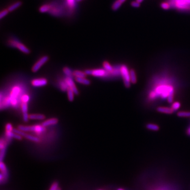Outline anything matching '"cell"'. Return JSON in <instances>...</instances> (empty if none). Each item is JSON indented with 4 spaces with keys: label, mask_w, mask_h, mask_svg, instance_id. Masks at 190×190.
<instances>
[{
    "label": "cell",
    "mask_w": 190,
    "mask_h": 190,
    "mask_svg": "<svg viewBox=\"0 0 190 190\" xmlns=\"http://www.w3.org/2000/svg\"><path fill=\"white\" fill-rule=\"evenodd\" d=\"M130 77L132 83L133 84L136 83L137 82V77H136L135 71L134 70V69H130Z\"/></svg>",
    "instance_id": "e0dca14e"
},
{
    "label": "cell",
    "mask_w": 190,
    "mask_h": 190,
    "mask_svg": "<svg viewBox=\"0 0 190 190\" xmlns=\"http://www.w3.org/2000/svg\"><path fill=\"white\" fill-rule=\"evenodd\" d=\"M21 109H22L23 114H24V113H27V109H28L27 103H22V104H21Z\"/></svg>",
    "instance_id": "f1b7e54d"
},
{
    "label": "cell",
    "mask_w": 190,
    "mask_h": 190,
    "mask_svg": "<svg viewBox=\"0 0 190 190\" xmlns=\"http://www.w3.org/2000/svg\"><path fill=\"white\" fill-rule=\"evenodd\" d=\"M122 4L123 3L120 1V0L116 1L112 4V10L113 11H117V10H118L120 9V7L121 6Z\"/></svg>",
    "instance_id": "7402d4cb"
},
{
    "label": "cell",
    "mask_w": 190,
    "mask_h": 190,
    "mask_svg": "<svg viewBox=\"0 0 190 190\" xmlns=\"http://www.w3.org/2000/svg\"><path fill=\"white\" fill-rule=\"evenodd\" d=\"M57 190H61V188H58V189H57Z\"/></svg>",
    "instance_id": "ee69618b"
},
{
    "label": "cell",
    "mask_w": 190,
    "mask_h": 190,
    "mask_svg": "<svg viewBox=\"0 0 190 190\" xmlns=\"http://www.w3.org/2000/svg\"><path fill=\"white\" fill-rule=\"evenodd\" d=\"M59 183L57 182H54L51 185L50 188H49V190H57L59 188Z\"/></svg>",
    "instance_id": "1f68e13d"
},
{
    "label": "cell",
    "mask_w": 190,
    "mask_h": 190,
    "mask_svg": "<svg viewBox=\"0 0 190 190\" xmlns=\"http://www.w3.org/2000/svg\"><path fill=\"white\" fill-rule=\"evenodd\" d=\"M20 91H21V89L18 86H15L12 89L9 98L10 99V103L14 106H16L18 103L17 98L20 95Z\"/></svg>",
    "instance_id": "5b68a950"
},
{
    "label": "cell",
    "mask_w": 190,
    "mask_h": 190,
    "mask_svg": "<svg viewBox=\"0 0 190 190\" xmlns=\"http://www.w3.org/2000/svg\"><path fill=\"white\" fill-rule=\"evenodd\" d=\"M154 190H174L168 186H163V187H158Z\"/></svg>",
    "instance_id": "d6a6232c"
},
{
    "label": "cell",
    "mask_w": 190,
    "mask_h": 190,
    "mask_svg": "<svg viewBox=\"0 0 190 190\" xmlns=\"http://www.w3.org/2000/svg\"><path fill=\"white\" fill-rule=\"evenodd\" d=\"M82 1V0H76V1H77V2H80Z\"/></svg>",
    "instance_id": "7bdbcfd3"
},
{
    "label": "cell",
    "mask_w": 190,
    "mask_h": 190,
    "mask_svg": "<svg viewBox=\"0 0 190 190\" xmlns=\"http://www.w3.org/2000/svg\"><path fill=\"white\" fill-rule=\"evenodd\" d=\"M45 117L43 114H30L29 115V118L30 120H42Z\"/></svg>",
    "instance_id": "9a60e30c"
},
{
    "label": "cell",
    "mask_w": 190,
    "mask_h": 190,
    "mask_svg": "<svg viewBox=\"0 0 190 190\" xmlns=\"http://www.w3.org/2000/svg\"><path fill=\"white\" fill-rule=\"evenodd\" d=\"M120 75L123 79L125 87L129 88L131 86L130 80V70H129L128 67L125 65L120 66Z\"/></svg>",
    "instance_id": "7a4b0ae2"
},
{
    "label": "cell",
    "mask_w": 190,
    "mask_h": 190,
    "mask_svg": "<svg viewBox=\"0 0 190 190\" xmlns=\"http://www.w3.org/2000/svg\"><path fill=\"white\" fill-rule=\"evenodd\" d=\"M146 127L149 130H154V131H158L159 129V126L154 124H147L146 125Z\"/></svg>",
    "instance_id": "ac0fdd59"
},
{
    "label": "cell",
    "mask_w": 190,
    "mask_h": 190,
    "mask_svg": "<svg viewBox=\"0 0 190 190\" xmlns=\"http://www.w3.org/2000/svg\"><path fill=\"white\" fill-rule=\"evenodd\" d=\"M58 123V120L56 118H53L49 120H46L42 123V125L44 127H48L50 125H56Z\"/></svg>",
    "instance_id": "7c38bea8"
},
{
    "label": "cell",
    "mask_w": 190,
    "mask_h": 190,
    "mask_svg": "<svg viewBox=\"0 0 190 190\" xmlns=\"http://www.w3.org/2000/svg\"><path fill=\"white\" fill-rule=\"evenodd\" d=\"M51 9V6L49 5L48 4H44L41 7L39 8V11L41 13H45L49 12Z\"/></svg>",
    "instance_id": "603a6c76"
},
{
    "label": "cell",
    "mask_w": 190,
    "mask_h": 190,
    "mask_svg": "<svg viewBox=\"0 0 190 190\" xmlns=\"http://www.w3.org/2000/svg\"><path fill=\"white\" fill-rule=\"evenodd\" d=\"M117 190H124L123 188H118Z\"/></svg>",
    "instance_id": "b9f144b4"
},
{
    "label": "cell",
    "mask_w": 190,
    "mask_h": 190,
    "mask_svg": "<svg viewBox=\"0 0 190 190\" xmlns=\"http://www.w3.org/2000/svg\"><path fill=\"white\" fill-rule=\"evenodd\" d=\"M14 132L17 134H20V135L23 136L24 137L26 138L27 139H29L30 141H35V142H40V140L39 138L36 137V136H32L31 135H29V134H27L25 132H24L23 131L20 130L19 129H14L13 130Z\"/></svg>",
    "instance_id": "52a82bcc"
},
{
    "label": "cell",
    "mask_w": 190,
    "mask_h": 190,
    "mask_svg": "<svg viewBox=\"0 0 190 190\" xmlns=\"http://www.w3.org/2000/svg\"><path fill=\"white\" fill-rule=\"evenodd\" d=\"M9 13V11L8 10V9H5L2 10L1 12H0V19H2L4 18L5 16L7 15V14Z\"/></svg>",
    "instance_id": "f546056e"
},
{
    "label": "cell",
    "mask_w": 190,
    "mask_h": 190,
    "mask_svg": "<svg viewBox=\"0 0 190 190\" xmlns=\"http://www.w3.org/2000/svg\"><path fill=\"white\" fill-rule=\"evenodd\" d=\"M22 137H23V136L20 135V134H17V133H15L14 136H13V138H14L18 139V140H20V141L22 140Z\"/></svg>",
    "instance_id": "8d00e7d4"
},
{
    "label": "cell",
    "mask_w": 190,
    "mask_h": 190,
    "mask_svg": "<svg viewBox=\"0 0 190 190\" xmlns=\"http://www.w3.org/2000/svg\"><path fill=\"white\" fill-rule=\"evenodd\" d=\"M22 2L21 1H18L15 2V3L13 4L11 6H10L9 7H8V10L9 12H12L13 11H15V10L18 9L19 7L22 6Z\"/></svg>",
    "instance_id": "2e32d148"
},
{
    "label": "cell",
    "mask_w": 190,
    "mask_h": 190,
    "mask_svg": "<svg viewBox=\"0 0 190 190\" xmlns=\"http://www.w3.org/2000/svg\"><path fill=\"white\" fill-rule=\"evenodd\" d=\"M59 86H60V89L63 91H67V89L68 88V86L65 82V80H64L63 81H61L59 82Z\"/></svg>",
    "instance_id": "cb8c5ba5"
},
{
    "label": "cell",
    "mask_w": 190,
    "mask_h": 190,
    "mask_svg": "<svg viewBox=\"0 0 190 190\" xmlns=\"http://www.w3.org/2000/svg\"><path fill=\"white\" fill-rule=\"evenodd\" d=\"M143 1H144V0H136V1L139 2V3H141V2H143Z\"/></svg>",
    "instance_id": "ab89813d"
},
{
    "label": "cell",
    "mask_w": 190,
    "mask_h": 190,
    "mask_svg": "<svg viewBox=\"0 0 190 190\" xmlns=\"http://www.w3.org/2000/svg\"><path fill=\"white\" fill-rule=\"evenodd\" d=\"M131 6H132L133 7L137 8V7H139L140 6V3L136 1H133L131 3Z\"/></svg>",
    "instance_id": "e575fe53"
},
{
    "label": "cell",
    "mask_w": 190,
    "mask_h": 190,
    "mask_svg": "<svg viewBox=\"0 0 190 190\" xmlns=\"http://www.w3.org/2000/svg\"><path fill=\"white\" fill-rule=\"evenodd\" d=\"M18 129L24 132H35V125L32 126H25V125H19Z\"/></svg>",
    "instance_id": "4fadbf2b"
},
{
    "label": "cell",
    "mask_w": 190,
    "mask_h": 190,
    "mask_svg": "<svg viewBox=\"0 0 190 190\" xmlns=\"http://www.w3.org/2000/svg\"></svg>",
    "instance_id": "f6af8a7d"
},
{
    "label": "cell",
    "mask_w": 190,
    "mask_h": 190,
    "mask_svg": "<svg viewBox=\"0 0 190 190\" xmlns=\"http://www.w3.org/2000/svg\"><path fill=\"white\" fill-rule=\"evenodd\" d=\"M120 1L121 2V3H124V2L126 1V0H120Z\"/></svg>",
    "instance_id": "60d3db41"
},
{
    "label": "cell",
    "mask_w": 190,
    "mask_h": 190,
    "mask_svg": "<svg viewBox=\"0 0 190 190\" xmlns=\"http://www.w3.org/2000/svg\"><path fill=\"white\" fill-rule=\"evenodd\" d=\"M169 3L172 7L179 11H190V0H170Z\"/></svg>",
    "instance_id": "6da1fadb"
},
{
    "label": "cell",
    "mask_w": 190,
    "mask_h": 190,
    "mask_svg": "<svg viewBox=\"0 0 190 190\" xmlns=\"http://www.w3.org/2000/svg\"><path fill=\"white\" fill-rule=\"evenodd\" d=\"M49 60V57L47 56H44L40 58L39 60L35 63V65H33L32 68V71L33 73H36L39 69L41 68V67L44 65V63Z\"/></svg>",
    "instance_id": "8992f818"
},
{
    "label": "cell",
    "mask_w": 190,
    "mask_h": 190,
    "mask_svg": "<svg viewBox=\"0 0 190 190\" xmlns=\"http://www.w3.org/2000/svg\"><path fill=\"white\" fill-rule=\"evenodd\" d=\"M187 135H188V136H190V126L188 127L187 130Z\"/></svg>",
    "instance_id": "f35d334b"
},
{
    "label": "cell",
    "mask_w": 190,
    "mask_h": 190,
    "mask_svg": "<svg viewBox=\"0 0 190 190\" xmlns=\"http://www.w3.org/2000/svg\"><path fill=\"white\" fill-rule=\"evenodd\" d=\"M12 125L11 123H7L6 126V131H13V130Z\"/></svg>",
    "instance_id": "836d02e7"
},
{
    "label": "cell",
    "mask_w": 190,
    "mask_h": 190,
    "mask_svg": "<svg viewBox=\"0 0 190 190\" xmlns=\"http://www.w3.org/2000/svg\"><path fill=\"white\" fill-rule=\"evenodd\" d=\"M23 118L24 121L25 122H27L29 120V115L27 113H24L23 115Z\"/></svg>",
    "instance_id": "d590c367"
},
{
    "label": "cell",
    "mask_w": 190,
    "mask_h": 190,
    "mask_svg": "<svg viewBox=\"0 0 190 190\" xmlns=\"http://www.w3.org/2000/svg\"><path fill=\"white\" fill-rule=\"evenodd\" d=\"M75 79L76 82L85 85H89L91 83V81L86 79L85 77H76Z\"/></svg>",
    "instance_id": "5bb4252c"
},
{
    "label": "cell",
    "mask_w": 190,
    "mask_h": 190,
    "mask_svg": "<svg viewBox=\"0 0 190 190\" xmlns=\"http://www.w3.org/2000/svg\"><path fill=\"white\" fill-rule=\"evenodd\" d=\"M48 83L47 79L45 78H38L32 80L31 84L34 87H42L47 85Z\"/></svg>",
    "instance_id": "9c48e42d"
},
{
    "label": "cell",
    "mask_w": 190,
    "mask_h": 190,
    "mask_svg": "<svg viewBox=\"0 0 190 190\" xmlns=\"http://www.w3.org/2000/svg\"><path fill=\"white\" fill-rule=\"evenodd\" d=\"M67 95H68V100L70 101H73L74 100V91L68 87V88L67 89Z\"/></svg>",
    "instance_id": "ffe728a7"
},
{
    "label": "cell",
    "mask_w": 190,
    "mask_h": 190,
    "mask_svg": "<svg viewBox=\"0 0 190 190\" xmlns=\"http://www.w3.org/2000/svg\"><path fill=\"white\" fill-rule=\"evenodd\" d=\"M76 1V0H68V2L69 6H74Z\"/></svg>",
    "instance_id": "74e56055"
},
{
    "label": "cell",
    "mask_w": 190,
    "mask_h": 190,
    "mask_svg": "<svg viewBox=\"0 0 190 190\" xmlns=\"http://www.w3.org/2000/svg\"><path fill=\"white\" fill-rule=\"evenodd\" d=\"M21 99L22 103H27L28 101H29V100H30V97H29V95H23L22 96V97H21Z\"/></svg>",
    "instance_id": "4dcf8cb0"
},
{
    "label": "cell",
    "mask_w": 190,
    "mask_h": 190,
    "mask_svg": "<svg viewBox=\"0 0 190 190\" xmlns=\"http://www.w3.org/2000/svg\"><path fill=\"white\" fill-rule=\"evenodd\" d=\"M9 43V44L11 46L18 48L19 50L21 51V52L24 53L29 54L30 53H31L30 50L25 45H24L23 44L21 43V42L18 41H17V40H10Z\"/></svg>",
    "instance_id": "277c9868"
},
{
    "label": "cell",
    "mask_w": 190,
    "mask_h": 190,
    "mask_svg": "<svg viewBox=\"0 0 190 190\" xmlns=\"http://www.w3.org/2000/svg\"><path fill=\"white\" fill-rule=\"evenodd\" d=\"M103 67L106 70H107L109 73L112 72L114 69V67H112L108 62L106 61L103 62Z\"/></svg>",
    "instance_id": "44dd1931"
},
{
    "label": "cell",
    "mask_w": 190,
    "mask_h": 190,
    "mask_svg": "<svg viewBox=\"0 0 190 190\" xmlns=\"http://www.w3.org/2000/svg\"><path fill=\"white\" fill-rule=\"evenodd\" d=\"M0 168H1V173L3 175L4 183L8 179V171H7V167H6V164L3 162V161L1 162Z\"/></svg>",
    "instance_id": "30bf717a"
},
{
    "label": "cell",
    "mask_w": 190,
    "mask_h": 190,
    "mask_svg": "<svg viewBox=\"0 0 190 190\" xmlns=\"http://www.w3.org/2000/svg\"><path fill=\"white\" fill-rule=\"evenodd\" d=\"M180 107H181V103L179 101H175L174 103H173L171 106V108L174 112L178 110Z\"/></svg>",
    "instance_id": "83f0119b"
},
{
    "label": "cell",
    "mask_w": 190,
    "mask_h": 190,
    "mask_svg": "<svg viewBox=\"0 0 190 190\" xmlns=\"http://www.w3.org/2000/svg\"><path fill=\"white\" fill-rule=\"evenodd\" d=\"M177 116L181 117H190V112H183L181 111L177 112Z\"/></svg>",
    "instance_id": "484cf974"
},
{
    "label": "cell",
    "mask_w": 190,
    "mask_h": 190,
    "mask_svg": "<svg viewBox=\"0 0 190 190\" xmlns=\"http://www.w3.org/2000/svg\"><path fill=\"white\" fill-rule=\"evenodd\" d=\"M86 74H90L97 77H106L111 75L110 73L105 69H87L85 71Z\"/></svg>",
    "instance_id": "3957f363"
},
{
    "label": "cell",
    "mask_w": 190,
    "mask_h": 190,
    "mask_svg": "<svg viewBox=\"0 0 190 190\" xmlns=\"http://www.w3.org/2000/svg\"><path fill=\"white\" fill-rule=\"evenodd\" d=\"M63 73L67 76V77H72L73 75V71L68 67H64L63 68Z\"/></svg>",
    "instance_id": "d4e9b609"
},
{
    "label": "cell",
    "mask_w": 190,
    "mask_h": 190,
    "mask_svg": "<svg viewBox=\"0 0 190 190\" xmlns=\"http://www.w3.org/2000/svg\"><path fill=\"white\" fill-rule=\"evenodd\" d=\"M161 7L163 9L167 10L170 9L172 7L171 4L168 2H163L161 4Z\"/></svg>",
    "instance_id": "4316f807"
},
{
    "label": "cell",
    "mask_w": 190,
    "mask_h": 190,
    "mask_svg": "<svg viewBox=\"0 0 190 190\" xmlns=\"http://www.w3.org/2000/svg\"><path fill=\"white\" fill-rule=\"evenodd\" d=\"M73 75L75 77H86V74L85 72H83L82 71L74 70L73 71Z\"/></svg>",
    "instance_id": "d6986e66"
},
{
    "label": "cell",
    "mask_w": 190,
    "mask_h": 190,
    "mask_svg": "<svg viewBox=\"0 0 190 190\" xmlns=\"http://www.w3.org/2000/svg\"><path fill=\"white\" fill-rule=\"evenodd\" d=\"M156 110L158 112L164 113V114H172L173 112H174V111L172 109L171 107L170 108V107L159 106V107H158L157 108Z\"/></svg>",
    "instance_id": "8fae6325"
},
{
    "label": "cell",
    "mask_w": 190,
    "mask_h": 190,
    "mask_svg": "<svg viewBox=\"0 0 190 190\" xmlns=\"http://www.w3.org/2000/svg\"><path fill=\"white\" fill-rule=\"evenodd\" d=\"M65 82H66V83H67V85L68 86V87H69L71 89L74 91V94L77 95H79V91H78V89H77L76 85H75V83H74L72 77H67L65 79Z\"/></svg>",
    "instance_id": "ba28073f"
}]
</instances>
